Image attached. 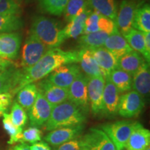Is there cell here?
Instances as JSON below:
<instances>
[{
  "label": "cell",
  "instance_id": "obj_47",
  "mask_svg": "<svg viewBox=\"0 0 150 150\" xmlns=\"http://www.w3.org/2000/svg\"><path fill=\"white\" fill-rule=\"evenodd\" d=\"M146 150H150V147H148V148H147V149H146Z\"/></svg>",
  "mask_w": 150,
  "mask_h": 150
},
{
  "label": "cell",
  "instance_id": "obj_40",
  "mask_svg": "<svg viewBox=\"0 0 150 150\" xmlns=\"http://www.w3.org/2000/svg\"><path fill=\"white\" fill-rule=\"evenodd\" d=\"M13 95L9 93H0V110L6 112L11 104Z\"/></svg>",
  "mask_w": 150,
  "mask_h": 150
},
{
  "label": "cell",
  "instance_id": "obj_13",
  "mask_svg": "<svg viewBox=\"0 0 150 150\" xmlns=\"http://www.w3.org/2000/svg\"><path fill=\"white\" fill-rule=\"evenodd\" d=\"M105 86V79L103 76L88 78V95L89 106L94 115H102V97Z\"/></svg>",
  "mask_w": 150,
  "mask_h": 150
},
{
  "label": "cell",
  "instance_id": "obj_29",
  "mask_svg": "<svg viewBox=\"0 0 150 150\" xmlns=\"http://www.w3.org/2000/svg\"><path fill=\"white\" fill-rule=\"evenodd\" d=\"M38 93V91L35 83H32L26 85L18 92L16 98L17 102L24 109L29 110L34 104Z\"/></svg>",
  "mask_w": 150,
  "mask_h": 150
},
{
  "label": "cell",
  "instance_id": "obj_25",
  "mask_svg": "<svg viewBox=\"0 0 150 150\" xmlns=\"http://www.w3.org/2000/svg\"><path fill=\"white\" fill-rule=\"evenodd\" d=\"M91 9L115 22L117 13V4L115 0H87Z\"/></svg>",
  "mask_w": 150,
  "mask_h": 150
},
{
  "label": "cell",
  "instance_id": "obj_45",
  "mask_svg": "<svg viewBox=\"0 0 150 150\" xmlns=\"http://www.w3.org/2000/svg\"><path fill=\"white\" fill-rule=\"evenodd\" d=\"M15 1H17V2H18V4H20V2H22V1H24V0H15Z\"/></svg>",
  "mask_w": 150,
  "mask_h": 150
},
{
  "label": "cell",
  "instance_id": "obj_22",
  "mask_svg": "<svg viewBox=\"0 0 150 150\" xmlns=\"http://www.w3.org/2000/svg\"><path fill=\"white\" fill-rule=\"evenodd\" d=\"M103 47L108 50L117 60L125 54L133 51L126 39L119 31L108 35Z\"/></svg>",
  "mask_w": 150,
  "mask_h": 150
},
{
  "label": "cell",
  "instance_id": "obj_32",
  "mask_svg": "<svg viewBox=\"0 0 150 150\" xmlns=\"http://www.w3.org/2000/svg\"><path fill=\"white\" fill-rule=\"evenodd\" d=\"M24 22L19 16L0 15V33H11L23 27Z\"/></svg>",
  "mask_w": 150,
  "mask_h": 150
},
{
  "label": "cell",
  "instance_id": "obj_2",
  "mask_svg": "<svg viewBox=\"0 0 150 150\" xmlns=\"http://www.w3.org/2000/svg\"><path fill=\"white\" fill-rule=\"evenodd\" d=\"M86 114L76 105L66 101L54 106L45 127L47 131H51L61 127L82 125L86 120Z\"/></svg>",
  "mask_w": 150,
  "mask_h": 150
},
{
  "label": "cell",
  "instance_id": "obj_6",
  "mask_svg": "<svg viewBox=\"0 0 150 150\" xmlns=\"http://www.w3.org/2000/svg\"><path fill=\"white\" fill-rule=\"evenodd\" d=\"M51 50L34 35L29 34L22 47L21 63L22 69L29 68L40 61V59Z\"/></svg>",
  "mask_w": 150,
  "mask_h": 150
},
{
  "label": "cell",
  "instance_id": "obj_3",
  "mask_svg": "<svg viewBox=\"0 0 150 150\" xmlns=\"http://www.w3.org/2000/svg\"><path fill=\"white\" fill-rule=\"evenodd\" d=\"M29 34L34 35L50 49L59 47L65 40L59 23L42 16L33 19Z\"/></svg>",
  "mask_w": 150,
  "mask_h": 150
},
{
  "label": "cell",
  "instance_id": "obj_16",
  "mask_svg": "<svg viewBox=\"0 0 150 150\" xmlns=\"http://www.w3.org/2000/svg\"><path fill=\"white\" fill-rule=\"evenodd\" d=\"M22 36L18 32L0 33V57L15 60L18 58Z\"/></svg>",
  "mask_w": 150,
  "mask_h": 150
},
{
  "label": "cell",
  "instance_id": "obj_43",
  "mask_svg": "<svg viewBox=\"0 0 150 150\" xmlns=\"http://www.w3.org/2000/svg\"><path fill=\"white\" fill-rule=\"evenodd\" d=\"M8 150H31L30 146L27 143H21L20 145H17L14 147H11Z\"/></svg>",
  "mask_w": 150,
  "mask_h": 150
},
{
  "label": "cell",
  "instance_id": "obj_44",
  "mask_svg": "<svg viewBox=\"0 0 150 150\" xmlns=\"http://www.w3.org/2000/svg\"><path fill=\"white\" fill-rule=\"evenodd\" d=\"M4 112H6L3 111V110H0V117H1V116H3V114L4 113Z\"/></svg>",
  "mask_w": 150,
  "mask_h": 150
},
{
  "label": "cell",
  "instance_id": "obj_15",
  "mask_svg": "<svg viewBox=\"0 0 150 150\" xmlns=\"http://www.w3.org/2000/svg\"><path fill=\"white\" fill-rule=\"evenodd\" d=\"M83 124L76 126L61 127L50 131L44 137V140L54 146H59L70 140L76 139L84 129Z\"/></svg>",
  "mask_w": 150,
  "mask_h": 150
},
{
  "label": "cell",
  "instance_id": "obj_20",
  "mask_svg": "<svg viewBox=\"0 0 150 150\" xmlns=\"http://www.w3.org/2000/svg\"><path fill=\"white\" fill-rule=\"evenodd\" d=\"M150 145V131L137 122L125 148L127 150H146Z\"/></svg>",
  "mask_w": 150,
  "mask_h": 150
},
{
  "label": "cell",
  "instance_id": "obj_42",
  "mask_svg": "<svg viewBox=\"0 0 150 150\" xmlns=\"http://www.w3.org/2000/svg\"><path fill=\"white\" fill-rule=\"evenodd\" d=\"M142 34H143L144 36V40H145L146 50H147L148 54H150V32H142Z\"/></svg>",
  "mask_w": 150,
  "mask_h": 150
},
{
  "label": "cell",
  "instance_id": "obj_1",
  "mask_svg": "<svg viewBox=\"0 0 150 150\" xmlns=\"http://www.w3.org/2000/svg\"><path fill=\"white\" fill-rule=\"evenodd\" d=\"M79 63V51H64L59 47L50 50L36 64L23 70L18 92L24 86L45 78L61 65Z\"/></svg>",
  "mask_w": 150,
  "mask_h": 150
},
{
  "label": "cell",
  "instance_id": "obj_38",
  "mask_svg": "<svg viewBox=\"0 0 150 150\" xmlns=\"http://www.w3.org/2000/svg\"><path fill=\"white\" fill-rule=\"evenodd\" d=\"M97 25H98L99 31H103L108 35H111L112 33L119 31L115 22L104 16H102L99 18L97 22Z\"/></svg>",
  "mask_w": 150,
  "mask_h": 150
},
{
  "label": "cell",
  "instance_id": "obj_34",
  "mask_svg": "<svg viewBox=\"0 0 150 150\" xmlns=\"http://www.w3.org/2000/svg\"><path fill=\"white\" fill-rule=\"evenodd\" d=\"M10 116L16 126L22 128L28 120V115L25 110L17 102H14L11 108Z\"/></svg>",
  "mask_w": 150,
  "mask_h": 150
},
{
  "label": "cell",
  "instance_id": "obj_8",
  "mask_svg": "<svg viewBox=\"0 0 150 150\" xmlns=\"http://www.w3.org/2000/svg\"><path fill=\"white\" fill-rule=\"evenodd\" d=\"M88 82V77L81 72L68 88V101L76 105L86 112L88 111L90 106Z\"/></svg>",
  "mask_w": 150,
  "mask_h": 150
},
{
  "label": "cell",
  "instance_id": "obj_4",
  "mask_svg": "<svg viewBox=\"0 0 150 150\" xmlns=\"http://www.w3.org/2000/svg\"><path fill=\"white\" fill-rule=\"evenodd\" d=\"M23 70L12 60L0 57V93H9L13 95L18 93Z\"/></svg>",
  "mask_w": 150,
  "mask_h": 150
},
{
  "label": "cell",
  "instance_id": "obj_19",
  "mask_svg": "<svg viewBox=\"0 0 150 150\" xmlns=\"http://www.w3.org/2000/svg\"><path fill=\"white\" fill-rule=\"evenodd\" d=\"M90 50L106 79L108 77L110 72L117 68V59L104 47Z\"/></svg>",
  "mask_w": 150,
  "mask_h": 150
},
{
  "label": "cell",
  "instance_id": "obj_9",
  "mask_svg": "<svg viewBox=\"0 0 150 150\" xmlns=\"http://www.w3.org/2000/svg\"><path fill=\"white\" fill-rule=\"evenodd\" d=\"M142 4V1H138L137 0H123L121 2L115 23L118 31L122 35L132 29L135 14Z\"/></svg>",
  "mask_w": 150,
  "mask_h": 150
},
{
  "label": "cell",
  "instance_id": "obj_17",
  "mask_svg": "<svg viewBox=\"0 0 150 150\" xmlns=\"http://www.w3.org/2000/svg\"><path fill=\"white\" fill-rule=\"evenodd\" d=\"M81 140L87 148L96 150H116L107 135L99 128H91L82 137Z\"/></svg>",
  "mask_w": 150,
  "mask_h": 150
},
{
  "label": "cell",
  "instance_id": "obj_35",
  "mask_svg": "<svg viewBox=\"0 0 150 150\" xmlns=\"http://www.w3.org/2000/svg\"><path fill=\"white\" fill-rule=\"evenodd\" d=\"M87 6V0H69L63 11L65 21L70 22L79 11Z\"/></svg>",
  "mask_w": 150,
  "mask_h": 150
},
{
  "label": "cell",
  "instance_id": "obj_21",
  "mask_svg": "<svg viewBox=\"0 0 150 150\" xmlns=\"http://www.w3.org/2000/svg\"><path fill=\"white\" fill-rule=\"evenodd\" d=\"M142 97H147L150 91L149 64L145 62L139 70L132 76V88Z\"/></svg>",
  "mask_w": 150,
  "mask_h": 150
},
{
  "label": "cell",
  "instance_id": "obj_28",
  "mask_svg": "<svg viewBox=\"0 0 150 150\" xmlns=\"http://www.w3.org/2000/svg\"><path fill=\"white\" fill-rule=\"evenodd\" d=\"M132 28L141 32H150V6L142 4L136 11Z\"/></svg>",
  "mask_w": 150,
  "mask_h": 150
},
{
  "label": "cell",
  "instance_id": "obj_33",
  "mask_svg": "<svg viewBox=\"0 0 150 150\" xmlns=\"http://www.w3.org/2000/svg\"><path fill=\"white\" fill-rule=\"evenodd\" d=\"M3 126L4 129L10 136L8 143L10 145L21 142L22 128L16 126L11 120L10 114L4 112L3 114Z\"/></svg>",
  "mask_w": 150,
  "mask_h": 150
},
{
  "label": "cell",
  "instance_id": "obj_30",
  "mask_svg": "<svg viewBox=\"0 0 150 150\" xmlns=\"http://www.w3.org/2000/svg\"><path fill=\"white\" fill-rule=\"evenodd\" d=\"M108 35H109L103 31L84 34L79 38L78 43L81 48L93 50L104 46Z\"/></svg>",
  "mask_w": 150,
  "mask_h": 150
},
{
  "label": "cell",
  "instance_id": "obj_7",
  "mask_svg": "<svg viewBox=\"0 0 150 150\" xmlns=\"http://www.w3.org/2000/svg\"><path fill=\"white\" fill-rule=\"evenodd\" d=\"M145 104L143 97L136 91H130L120 97L117 114L125 118L136 117L143 110Z\"/></svg>",
  "mask_w": 150,
  "mask_h": 150
},
{
  "label": "cell",
  "instance_id": "obj_11",
  "mask_svg": "<svg viewBox=\"0 0 150 150\" xmlns=\"http://www.w3.org/2000/svg\"><path fill=\"white\" fill-rule=\"evenodd\" d=\"M35 85L38 93H40L53 107L68 101V88H63L54 85L50 83L46 77L40 80Z\"/></svg>",
  "mask_w": 150,
  "mask_h": 150
},
{
  "label": "cell",
  "instance_id": "obj_46",
  "mask_svg": "<svg viewBox=\"0 0 150 150\" xmlns=\"http://www.w3.org/2000/svg\"><path fill=\"white\" fill-rule=\"evenodd\" d=\"M83 150H96L95 149H93V148H86V149Z\"/></svg>",
  "mask_w": 150,
  "mask_h": 150
},
{
  "label": "cell",
  "instance_id": "obj_26",
  "mask_svg": "<svg viewBox=\"0 0 150 150\" xmlns=\"http://www.w3.org/2000/svg\"><path fill=\"white\" fill-rule=\"evenodd\" d=\"M133 50L141 54L145 61L149 64L150 54H148L145 48L144 36L141 31L131 29L128 32L122 35Z\"/></svg>",
  "mask_w": 150,
  "mask_h": 150
},
{
  "label": "cell",
  "instance_id": "obj_24",
  "mask_svg": "<svg viewBox=\"0 0 150 150\" xmlns=\"http://www.w3.org/2000/svg\"><path fill=\"white\" fill-rule=\"evenodd\" d=\"M145 62L147 61L141 54L133 50L117 60V68L133 76Z\"/></svg>",
  "mask_w": 150,
  "mask_h": 150
},
{
  "label": "cell",
  "instance_id": "obj_37",
  "mask_svg": "<svg viewBox=\"0 0 150 150\" xmlns=\"http://www.w3.org/2000/svg\"><path fill=\"white\" fill-rule=\"evenodd\" d=\"M41 131L38 127H29L25 131H22L21 142L20 143L34 144L41 140Z\"/></svg>",
  "mask_w": 150,
  "mask_h": 150
},
{
  "label": "cell",
  "instance_id": "obj_41",
  "mask_svg": "<svg viewBox=\"0 0 150 150\" xmlns=\"http://www.w3.org/2000/svg\"><path fill=\"white\" fill-rule=\"evenodd\" d=\"M31 150H52L50 146L47 142L40 141L38 142H35L32 145L30 146Z\"/></svg>",
  "mask_w": 150,
  "mask_h": 150
},
{
  "label": "cell",
  "instance_id": "obj_14",
  "mask_svg": "<svg viewBox=\"0 0 150 150\" xmlns=\"http://www.w3.org/2000/svg\"><path fill=\"white\" fill-rule=\"evenodd\" d=\"M120 93L117 88L108 79H106L102 97V115L107 117H113L117 115L120 97Z\"/></svg>",
  "mask_w": 150,
  "mask_h": 150
},
{
  "label": "cell",
  "instance_id": "obj_23",
  "mask_svg": "<svg viewBox=\"0 0 150 150\" xmlns=\"http://www.w3.org/2000/svg\"><path fill=\"white\" fill-rule=\"evenodd\" d=\"M79 63H80L81 70L88 78L96 76L104 78L103 72L99 68L90 50L81 49L79 51Z\"/></svg>",
  "mask_w": 150,
  "mask_h": 150
},
{
  "label": "cell",
  "instance_id": "obj_31",
  "mask_svg": "<svg viewBox=\"0 0 150 150\" xmlns=\"http://www.w3.org/2000/svg\"><path fill=\"white\" fill-rule=\"evenodd\" d=\"M69 0H38V5L43 12L56 16L63 13Z\"/></svg>",
  "mask_w": 150,
  "mask_h": 150
},
{
  "label": "cell",
  "instance_id": "obj_10",
  "mask_svg": "<svg viewBox=\"0 0 150 150\" xmlns=\"http://www.w3.org/2000/svg\"><path fill=\"white\" fill-rule=\"evenodd\" d=\"M81 73L80 66L76 63H72L57 67L46 78L54 85L63 88H68Z\"/></svg>",
  "mask_w": 150,
  "mask_h": 150
},
{
  "label": "cell",
  "instance_id": "obj_5",
  "mask_svg": "<svg viewBox=\"0 0 150 150\" xmlns=\"http://www.w3.org/2000/svg\"><path fill=\"white\" fill-rule=\"evenodd\" d=\"M136 123L137 122L129 120L117 121L102 125L98 128L107 135L115 145L116 150H123L125 149L129 136L136 127Z\"/></svg>",
  "mask_w": 150,
  "mask_h": 150
},
{
  "label": "cell",
  "instance_id": "obj_27",
  "mask_svg": "<svg viewBox=\"0 0 150 150\" xmlns=\"http://www.w3.org/2000/svg\"><path fill=\"white\" fill-rule=\"evenodd\" d=\"M107 79L117 88L120 93L130 91L132 88V76L119 68L110 72Z\"/></svg>",
  "mask_w": 150,
  "mask_h": 150
},
{
  "label": "cell",
  "instance_id": "obj_39",
  "mask_svg": "<svg viewBox=\"0 0 150 150\" xmlns=\"http://www.w3.org/2000/svg\"><path fill=\"white\" fill-rule=\"evenodd\" d=\"M83 140L81 139H74L65 142L59 145L56 150H83L86 149Z\"/></svg>",
  "mask_w": 150,
  "mask_h": 150
},
{
  "label": "cell",
  "instance_id": "obj_12",
  "mask_svg": "<svg viewBox=\"0 0 150 150\" xmlns=\"http://www.w3.org/2000/svg\"><path fill=\"white\" fill-rule=\"evenodd\" d=\"M53 106L49 103L40 93H38L34 104L28 110L30 125L39 127L45 125L51 115Z\"/></svg>",
  "mask_w": 150,
  "mask_h": 150
},
{
  "label": "cell",
  "instance_id": "obj_36",
  "mask_svg": "<svg viewBox=\"0 0 150 150\" xmlns=\"http://www.w3.org/2000/svg\"><path fill=\"white\" fill-rule=\"evenodd\" d=\"M21 11L20 4L15 0H0V15L20 16Z\"/></svg>",
  "mask_w": 150,
  "mask_h": 150
},
{
  "label": "cell",
  "instance_id": "obj_18",
  "mask_svg": "<svg viewBox=\"0 0 150 150\" xmlns=\"http://www.w3.org/2000/svg\"><path fill=\"white\" fill-rule=\"evenodd\" d=\"M92 11H93L89 8L88 6L84 7L79 11L63 29H62V33L65 40L68 38H76L83 34L85 22Z\"/></svg>",
  "mask_w": 150,
  "mask_h": 150
}]
</instances>
